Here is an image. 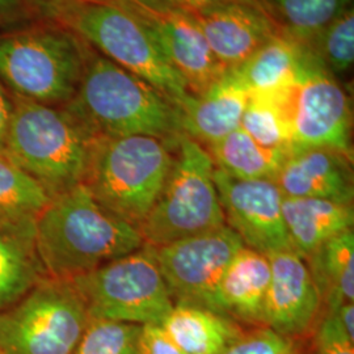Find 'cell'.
Masks as SVG:
<instances>
[{
    "label": "cell",
    "mask_w": 354,
    "mask_h": 354,
    "mask_svg": "<svg viewBox=\"0 0 354 354\" xmlns=\"http://www.w3.org/2000/svg\"><path fill=\"white\" fill-rule=\"evenodd\" d=\"M294 354H299V352H297V353H294Z\"/></svg>",
    "instance_id": "38"
},
{
    "label": "cell",
    "mask_w": 354,
    "mask_h": 354,
    "mask_svg": "<svg viewBox=\"0 0 354 354\" xmlns=\"http://www.w3.org/2000/svg\"><path fill=\"white\" fill-rule=\"evenodd\" d=\"M55 1H82V3H102V1H112V0H55Z\"/></svg>",
    "instance_id": "37"
},
{
    "label": "cell",
    "mask_w": 354,
    "mask_h": 354,
    "mask_svg": "<svg viewBox=\"0 0 354 354\" xmlns=\"http://www.w3.org/2000/svg\"><path fill=\"white\" fill-rule=\"evenodd\" d=\"M71 282L84 301L89 319L162 326L174 308L149 244Z\"/></svg>",
    "instance_id": "9"
},
{
    "label": "cell",
    "mask_w": 354,
    "mask_h": 354,
    "mask_svg": "<svg viewBox=\"0 0 354 354\" xmlns=\"http://www.w3.org/2000/svg\"><path fill=\"white\" fill-rule=\"evenodd\" d=\"M50 200L37 180L0 149V225H35Z\"/></svg>",
    "instance_id": "25"
},
{
    "label": "cell",
    "mask_w": 354,
    "mask_h": 354,
    "mask_svg": "<svg viewBox=\"0 0 354 354\" xmlns=\"http://www.w3.org/2000/svg\"><path fill=\"white\" fill-rule=\"evenodd\" d=\"M277 16L282 30L299 42H311L349 0H261Z\"/></svg>",
    "instance_id": "26"
},
{
    "label": "cell",
    "mask_w": 354,
    "mask_h": 354,
    "mask_svg": "<svg viewBox=\"0 0 354 354\" xmlns=\"http://www.w3.org/2000/svg\"><path fill=\"white\" fill-rule=\"evenodd\" d=\"M13 111L12 96L0 82V149H4V142L10 127Z\"/></svg>",
    "instance_id": "34"
},
{
    "label": "cell",
    "mask_w": 354,
    "mask_h": 354,
    "mask_svg": "<svg viewBox=\"0 0 354 354\" xmlns=\"http://www.w3.org/2000/svg\"><path fill=\"white\" fill-rule=\"evenodd\" d=\"M162 327L185 354H221L243 335L230 317L194 304H174Z\"/></svg>",
    "instance_id": "21"
},
{
    "label": "cell",
    "mask_w": 354,
    "mask_h": 354,
    "mask_svg": "<svg viewBox=\"0 0 354 354\" xmlns=\"http://www.w3.org/2000/svg\"><path fill=\"white\" fill-rule=\"evenodd\" d=\"M330 311L337 323L340 324L344 333L348 336V339L351 342H354V304L353 302H346L342 304L333 308V310H328Z\"/></svg>",
    "instance_id": "35"
},
{
    "label": "cell",
    "mask_w": 354,
    "mask_h": 354,
    "mask_svg": "<svg viewBox=\"0 0 354 354\" xmlns=\"http://www.w3.org/2000/svg\"><path fill=\"white\" fill-rule=\"evenodd\" d=\"M49 279L73 281L145 245L140 230L97 203L84 184L51 197L35 225Z\"/></svg>",
    "instance_id": "1"
},
{
    "label": "cell",
    "mask_w": 354,
    "mask_h": 354,
    "mask_svg": "<svg viewBox=\"0 0 354 354\" xmlns=\"http://www.w3.org/2000/svg\"><path fill=\"white\" fill-rule=\"evenodd\" d=\"M214 183L225 222L245 247L266 256L292 250L274 180H239L215 168Z\"/></svg>",
    "instance_id": "12"
},
{
    "label": "cell",
    "mask_w": 354,
    "mask_h": 354,
    "mask_svg": "<svg viewBox=\"0 0 354 354\" xmlns=\"http://www.w3.org/2000/svg\"><path fill=\"white\" fill-rule=\"evenodd\" d=\"M317 285L322 302L333 310L354 301L353 230L326 241L304 259Z\"/></svg>",
    "instance_id": "23"
},
{
    "label": "cell",
    "mask_w": 354,
    "mask_h": 354,
    "mask_svg": "<svg viewBox=\"0 0 354 354\" xmlns=\"http://www.w3.org/2000/svg\"><path fill=\"white\" fill-rule=\"evenodd\" d=\"M241 127L266 149L290 152V130L283 112L269 93H250Z\"/></svg>",
    "instance_id": "27"
},
{
    "label": "cell",
    "mask_w": 354,
    "mask_h": 354,
    "mask_svg": "<svg viewBox=\"0 0 354 354\" xmlns=\"http://www.w3.org/2000/svg\"><path fill=\"white\" fill-rule=\"evenodd\" d=\"M138 1L155 10H169V11L190 13L214 6L218 3H225L231 0H138Z\"/></svg>",
    "instance_id": "33"
},
{
    "label": "cell",
    "mask_w": 354,
    "mask_h": 354,
    "mask_svg": "<svg viewBox=\"0 0 354 354\" xmlns=\"http://www.w3.org/2000/svg\"><path fill=\"white\" fill-rule=\"evenodd\" d=\"M165 187L140 228L151 247L203 234L226 225L214 183L210 153L189 137L180 134Z\"/></svg>",
    "instance_id": "7"
},
{
    "label": "cell",
    "mask_w": 354,
    "mask_h": 354,
    "mask_svg": "<svg viewBox=\"0 0 354 354\" xmlns=\"http://www.w3.org/2000/svg\"><path fill=\"white\" fill-rule=\"evenodd\" d=\"M270 281V263L264 253L241 247L212 292L206 308L222 315L263 323V307Z\"/></svg>",
    "instance_id": "18"
},
{
    "label": "cell",
    "mask_w": 354,
    "mask_h": 354,
    "mask_svg": "<svg viewBox=\"0 0 354 354\" xmlns=\"http://www.w3.org/2000/svg\"><path fill=\"white\" fill-rule=\"evenodd\" d=\"M169 145L150 136L100 140L83 184L108 212L140 230L169 174Z\"/></svg>",
    "instance_id": "4"
},
{
    "label": "cell",
    "mask_w": 354,
    "mask_h": 354,
    "mask_svg": "<svg viewBox=\"0 0 354 354\" xmlns=\"http://www.w3.org/2000/svg\"><path fill=\"white\" fill-rule=\"evenodd\" d=\"M21 11V0H0V24L12 21Z\"/></svg>",
    "instance_id": "36"
},
{
    "label": "cell",
    "mask_w": 354,
    "mask_h": 354,
    "mask_svg": "<svg viewBox=\"0 0 354 354\" xmlns=\"http://www.w3.org/2000/svg\"><path fill=\"white\" fill-rule=\"evenodd\" d=\"M140 354H185L162 326L146 324L140 327Z\"/></svg>",
    "instance_id": "32"
},
{
    "label": "cell",
    "mask_w": 354,
    "mask_h": 354,
    "mask_svg": "<svg viewBox=\"0 0 354 354\" xmlns=\"http://www.w3.org/2000/svg\"><path fill=\"white\" fill-rule=\"evenodd\" d=\"M241 247V238L223 225L151 248L174 304L206 307L218 281Z\"/></svg>",
    "instance_id": "11"
},
{
    "label": "cell",
    "mask_w": 354,
    "mask_h": 354,
    "mask_svg": "<svg viewBox=\"0 0 354 354\" xmlns=\"http://www.w3.org/2000/svg\"><path fill=\"white\" fill-rule=\"evenodd\" d=\"M87 62L83 44L66 29L0 35V82L26 100L64 106L75 96Z\"/></svg>",
    "instance_id": "5"
},
{
    "label": "cell",
    "mask_w": 354,
    "mask_h": 354,
    "mask_svg": "<svg viewBox=\"0 0 354 354\" xmlns=\"http://www.w3.org/2000/svg\"><path fill=\"white\" fill-rule=\"evenodd\" d=\"M88 323L74 283L46 277L0 310V354H73Z\"/></svg>",
    "instance_id": "8"
},
{
    "label": "cell",
    "mask_w": 354,
    "mask_h": 354,
    "mask_svg": "<svg viewBox=\"0 0 354 354\" xmlns=\"http://www.w3.org/2000/svg\"><path fill=\"white\" fill-rule=\"evenodd\" d=\"M270 281L263 307V324L285 337L302 336L315 323L322 298L302 256L285 250L268 256Z\"/></svg>",
    "instance_id": "14"
},
{
    "label": "cell",
    "mask_w": 354,
    "mask_h": 354,
    "mask_svg": "<svg viewBox=\"0 0 354 354\" xmlns=\"http://www.w3.org/2000/svg\"><path fill=\"white\" fill-rule=\"evenodd\" d=\"M269 95L288 121L290 151L324 147L351 155L348 96L314 51L290 86Z\"/></svg>",
    "instance_id": "10"
},
{
    "label": "cell",
    "mask_w": 354,
    "mask_h": 354,
    "mask_svg": "<svg viewBox=\"0 0 354 354\" xmlns=\"http://www.w3.org/2000/svg\"><path fill=\"white\" fill-rule=\"evenodd\" d=\"M35 225H0V310L48 277L38 259Z\"/></svg>",
    "instance_id": "22"
},
{
    "label": "cell",
    "mask_w": 354,
    "mask_h": 354,
    "mask_svg": "<svg viewBox=\"0 0 354 354\" xmlns=\"http://www.w3.org/2000/svg\"><path fill=\"white\" fill-rule=\"evenodd\" d=\"M12 99L7 153L51 197L83 184L100 138L66 106Z\"/></svg>",
    "instance_id": "3"
},
{
    "label": "cell",
    "mask_w": 354,
    "mask_h": 354,
    "mask_svg": "<svg viewBox=\"0 0 354 354\" xmlns=\"http://www.w3.org/2000/svg\"><path fill=\"white\" fill-rule=\"evenodd\" d=\"M54 10L105 58L147 82L174 104L189 95L184 80L165 61L145 24L118 1H57Z\"/></svg>",
    "instance_id": "6"
},
{
    "label": "cell",
    "mask_w": 354,
    "mask_h": 354,
    "mask_svg": "<svg viewBox=\"0 0 354 354\" xmlns=\"http://www.w3.org/2000/svg\"><path fill=\"white\" fill-rule=\"evenodd\" d=\"M311 44V48L330 74H342L354 61V12L345 4L330 20L320 35Z\"/></svg>",
    "instance_id": "28"
},
{
    "label": "cell",
    "mask_w": 354,
    "mask_h": 354,
    "mask_svg": "<svg viewBox=\"0 0 354 354\" xmlns=\"http://www.w3.org/2000/svg\"><path fill=\"white\" fill-rule=\"evenodd\" d=\"M189 15L226 71L243 64L279 32L276 20L259 0H231Z\"/></svg>",
    "instance_id": "15"
},
{
    "label": "cell",
    "mask_w": 354,
    "mask_h": 354,
    "mask_svg": "<svg viewBox=\"0 0 354 354\" xmlns=\"http://www.w3.org/2000/svg\"><path fill=\"white\" fill-rule=\"evenodd\" d=\"M282 215L291 247L304 259L333 236L353 230V203L283 197Z\"/></svg>",
    "instance_id": "20"
},
{
    "label": "cell",
    "mask_w": 354,
    "mask_h": 354,
    "mask_svg": "<svg viewBox=\"0 0 354 354\" xmlns=\"http://www.w3.org/2000/svg\"><path fill=\"white\" fill-rule=\"evenodd\" d=\"M100 140L150 136L171 145L181 134L175 104L108 58H88L73 100L64 105Z\"/></svg>",
    "instance_id": "2"
},
{
    "label": "cell",
    "mask_w": 354,
    "mask_h": 354,
    "mask_svg": "<svg viewBox=\"0 0 354 354\" xmlns=\"http://www.w3.org/2000/svg\"><path fill=\"white\" fill-rule=\"evenodd\" d=\"M250 92L228 71L203 95H187L175 104L181 134L207 146L241 127Z\"/></svg>",
    "instance_id": "17"
},
{
    "label": "cell",
    "mask_w": 354,
    "mask_h": 354,
    "mask_svg": "<svg viewBox=\"0 0 354 354\" xmlns=\"http://www.w3.org/2000/svg\"><path fill=\"white\" fill-rule=\"evenodd\" d=\"M140 327L102 319H89L73 354H140Z\"/></svg>",
    "instance_id": "29"
},
{
    "label": "cell",
    "mask_w": 354,
    "mask_h": 354,
    "mask_svg": "<svg viewBox=\"0 0 354 354\" xmlns=\"http://www.w3.org/2000/svg\"><path fill=\"white\" fill-rule=\"evenodd\" d=\"M298 352L294 339L269 328L243 333L221 354H294Z\"/></svg>",
    "instance_id": "30"
},
{
    "label": "cell",
    "mask_w": 354,
    "mask_h": 354,
    "mask_svg": "<svg viewBox=\"0 0 354 354\" xmlns=\"http://www.w3.org/2000/svg\"><path fill=\"white\" fill-rule=\"evenodd\" d=\"M283 197L353 203L351 155L313 147L288 153L274 178Z\"/></svg>",
    "instance_id": "16"
},
{
    "label": "cell",
    "mask_w": 354,
    "mask_h": 354,
    "mask_svg": "<svg viewBox=\"0 0 354 354\" xmlns=\"http://www.w3.org/2000/svg\"><path fill=\"white\" fill-rule=\"evenodd\" d=\"M134 13L190 95H203L226 74L189 13L155 10L138 0H115Z\"/></svg>",
    "instance_id": "13"
},
{
    "label": "cell",
    "mask_w": 354,
    "mask_h": 354,
    "mask_svg": "<svg viewBox=\"0 0 354 354\" xmlns=\"http://www.w3.org/2000/svg\"><path fill=\"white\" fill-rule=\"evenodd\" d=\"M314 345L315 354H354V342L348 339L330 311L317 327Z\"/></svg>",
    "instance_id": "31"
},
{
    "label": "cell",
    "mask_w": 354,
    "mask_h": 354,
    "mask_svg": "<svg viewBox=\"0 0 354 354\" xmlns=\"http://www.w3.org/2000/svg\"><path fill=\"white\" fill-rule=\"evenodd\" d=\"M215 168L239 180H274L288 151L266 149L241 129L209 146Z\"/></svg>",
    "instance_id": "24"
},
{
    "label": "cell",
    "mask_w": 354,
    "mask_h": 354,
    "mask_svg": "<svg viewBox=\"0 0 354 354\" xmlns=\"http://www.w3.org/2000/svg\"><path fill=\"white\" fill-rule=\"evenodd\" d=\"M311 55L308 45L279 30L228 73L250 93H270L290 86Z\"/></svg>",
    "instance_id": "19"
}]
</instances>
